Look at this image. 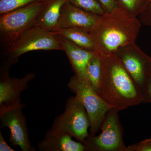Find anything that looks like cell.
Here are the masks:
<instances>
[{"mask_svg": "<svg viewBox=\"0 0 151 151\" xmlns=\"http://www.w3.org/2000/svg\"><path fill=\"white\" fill-rule=\"evenodd\" d=\"M61 40L63 51L70 61L75 75L78 78L88 80V65L96 52L81 48L62 37Z\"/></svg>", "mask_w": 151, "mask_h": 151, "instance_id": "obj_12", "label": "cell"}, {"mask_svg": "<svg viewBox=\"0 0 151 151\" xmlns=\"http://www.w3.org/2000/svg\"><path fill=\"white\" fill-rule=\"evenodd\" d=\"M99 55L101 75L98 95L118 112L144 103L143 94L115 53Z\"/></svg>", "mask_w": 151, "mask_h": 151, "instance_id": "obj_2", "label": "cell"}, {"mask_svg": "<svg viewBox=\"0 0 151 151\" xmlns=\"http://www.w3.org/2000/svg\"><path fill=\"white\" fill-rule=\"evenodd\" d=\"M138 18L142 24L151 27V1L146 9L138 15Z\"/></svg>", "mask_w": 151, "mask_h": 151, "instance_id": "obj_21", "label": "cell"}, {"mask_svg": "<svg viewBox=\"0 0 151 151\" xmlns=\"http://www.w3.org/2000/svg\"><path fill=\"white\" fill-rule=\"evenodd\" d=\"M101 75V61L99 55L96 53L89 61L87 76L89 84L97 93L100 86Z\"/></svg>", "mask_w": 151, "mask_h": 151, "instance_id": "obj_16", "label": "cell"}, {"mask_svg": "<svg viewBox=\"0 0 151 151\" xmlns=\"http://www.w3.org/2000/svg\"><path fill=\"white\" fill-rule=\"evenodd\" d=\"M47 1L34 3L0 15V40L2 46L6 48L24 33L35 26Z\"/></svg>", "mask_w": 151, "mask_h": 151, "instance_id": "obj_4", "label": "cell"}, {"mask_svg": "<svg viewBox=\"0 0 151 151\" xmlns=\"http://www.w3.org/2000/svg\"><path fill=\"white\" fill-rule=\"evenodd\" d=\"M105 13H109L119 8L117 0H98Z\"/></svg>", "mask_w": 151, "mask_h": 151, "instance_id": "obj_22", "label": "cell"}, {"mask_svg": "<svg viewBox=\"0 0 151 151\" xmlns=\"http://www.w3.org/2000/svg\"><path fill=\"white\" fill-rule=\"evenodd\" d=\"M55 32L77 46L95 52L94 42L89 32L77 28L58 29Z\"/></svg>", "mask_w": 151, "mask_h": 151, "instance_id": "obj_15", "label": "cell"}, {"mask_svg": "<svg viewBox=\"0 0 151 151\" xmlns=\"http://www.w3.org/2000/svg\"><path fill=\"white\" fill-rule=\"evenodd\" d=\"M71 137L67 133L47 130L43 139L38 144V149L41 151H85L83 143L75 142Z\"/></svg>", "mask_w": 151, "mask_h": 151, "instance_id": "obj_13", "label": "cell"}, {"mask_svg": "<svg viewBox=\"0 0 151 151\" xmlns=\"http://www.w3.org/2000/svg\"><path fill=\"white\" fill-rule=\"evenodd\" d=\"M114 53L144 97L151 74V57L135 43L121 47Z\"/></svg>", "mask_w": 151, "mask_h": 151, "instance_id": "obj_8", "label": "cell"}, {"mask_svg": "<svg viewBox=\"0 0 151 151\" xmlns=\"http://www.w3.org/2000/svg\"><path fill=\"white\" fill-rule=\"evenodd\" d=\"M68 86L84 105L90 122L89 135L95 136L101 129L106 114L113 107L98 95L87 79L74 75L70 78Z\"/></svg>", "mask_w": 151, "mask_h": 151, "instance_id": "obj_5", "label": "cell"}, {"mask_svg": "<svg viewBox=\"0 0 151 151\" xmlns=\"http://www.w3.org/2000/svg\"><path fill=\"white\" fill-rule=\"evenodd\" d=\"M127 151H151V138L128 146Z\"/></svg>", "mask_w": 151, "mask_h": 151, "instance_id": "obj_20", "label": "cell"}, {"mask_svg": "<svg viewBox=\"0 0 151 151\" xmlns=\"http://www.w3.org/2000/svg\"><path fill=\"white\" fill-rule=\"evenodd\" d=\"M100 17L77 7L68 1L61 10L58 29L77 28L89 32Z\"/></svg>", "mask_w": 151, "mask_h": 151, "instance_id": "obj_11", "label": "cell"}, {"mask_svg": "<svg viewBox=\"0 0 151 151\" xmlns=\"http://www.w3.org/2000/svg\"><path fill=\"white\" fill-rule=\"evenodd\" d=\"M118 112L113 108L108 111L101 125V133L86 138L84 143L85 151H127Z\"/></svg>", "mask_w": 151, "mask_h": 151, "instance_id": "obj_7", "label": "cell"}, {"mask_svg": "<svg viewBox=\"0 0 151 151\" xmlns=\"http://www.w3.org/2000/svg\"><path fill=\"white\" fill-rule=\"evenodd\" d=\"M144 103H151V74L146 89L145 94L144 96Z\"/></svg>", "mask_w": 151, "mask_h": 151, "instance_id": "obj_24", "label": "cell"}, {"mask_svg": "<svg viewBox=\"0 0 151 151\" xmlns=\"http://www.w3.org/2000/svg\"><path fill=\"white\" fill-rule=\"evenodd\" d=\"M25 104L12 108L0 115L1 128L9 129V142L14 147L19 146L22 151H35L31 144L26 120L23 109Z\"/></svg>", "mask_w": 151, "mask_h": 151, "instance_id": "obj_10", "label": "cell"}, {"mask_svg": "<svg viewBox=\"0 0 151 151\" xmlns=\"http://www.w3.org/2000/svg\"><path fill=\"white\" fill-rule=\"evenodd\" d=\"M68 1L77 7L99 16L105 13L98 0H68Z\"/></svg>", "mask_w": 151, "mask_h": 151, "instance_id": "obj_18", "label": "cell"}, {"mask_svg": "<svg viewBox=\"0 0 151 151\" xmlns=\"http://www.w3.org/2000/svg\"><path fill=\"white\" fill-rule=\"evenodd\" d=\"M142 26L138 17L120 8L101 16L89 32L95 52L107 55L135 43Z\"/></svg>", "mask_w": 151, "mask_h": 151, "instance_id": "obj_1", "label": "cell"}, {"mask_svg": "<svg viewBox=\"0 0 151 151\" xmlns=\"http://www.w3.org/2000/svg\"><path fill=\"white\" fill-rule=\"evenodd\" d=\"M0 151H15L14 150L10 147L6 142L1 131L0 132Z\"/></svg>", "mask_w": 151, "mask_h": 151, "instance_id": "obj_23", "label": "cell"}, {"mask_svg": "<svg viewBox=\"0 0 151 151\" xmlns=\"http://www.w3.org/2000/svg\"><path fill=\"white\" fill-rule=\"evenodd\" d=\"M117 1L119 8L138 17L146 9L151 0H117Z\"/></svg>", "mask_w": 151, "mask_h": 151, "instance_id": "obj_17", "label": "cell"}, {"mask_svg": "<svg viewBox=\"0 0 151 151\" xmlns=\"http://www.w3.org/2000/svg\"><path fill=\"white\" fill-rule=\"evenodd\" d=\"M12 65L3 63L0 76V115L21 105V94L27 88L35 74L27 73L22 78H11L9 70Z\"/></svg>", "mask_w": 151, "mask_h": 151, "instance_id": "obj_9", "label": "cell"}, {"mask_svg": "<svg viewBox=\"0 0 151 151\" xmlns=\"http://www.w3.org/2000/svg\"><path fill=\"white\" fill-rule=\"evenodd\" d=\"M89 128L90 122L86 109L75 95L68 99L64 112L57 116L48 130L67 133L84 144L89 136Z\"/></svg>", "mask_w": 151, "mask_h": 151, "instance_id": "obj_6", "label": "cell"}, {"mask_svg": "<svg viewBox=\"0 0 151 151\" xmlns=\"http://www.w3.org/2000/svg\"><path fill=\"white\" fill-rule=\"evenodd\" d=\"M38 50L63 51L61 36L56 32L33 27L5 49L4 61L12 65L18 61L22 55Z\"/></svg>", "mask_w": 151, "mask_h": 151, "instance_id": "obj_3", "label": "cell"}, {"mask_svg": "<svg viewBox=\"0 0 151 151\" xmlns=\"http://www.w3.org/2000/svg\"><path fill=\"white\" fill-rule=\"evenodd\" d=\"M68 0H48L39 17L36 26L48 31L55 32L61 16L63 6Z\"/></svg>", "mask_w": 151, "mask_h": 151, "instance_id": "obj_14", "label": "cell"}, {"mask_svg": "<svg viewBox=\"0 0 151 151\" xmlns=\"http://www.w3.org/2000/svg\"><path fill=\"white\" fill-rule=\"evenodd\" d=\"M48 0H0V15L21 8L34 3Z\"/></svg>", "mask_w": 151, "mask_h": 151, "instance_id": "obj_19", "label": "cell"}]
</instances>
